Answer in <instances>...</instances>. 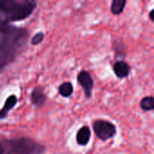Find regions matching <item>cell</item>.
<instances>
[{
	"label": "cell",
	"instance_id": "obj_1",
	"mask_svg": "<svg viewBox=\"0 0 154 154\" xmlns=\"http://www.w3.org/2000/svg\"><path fill=\"white\" fill-rule=\"evenodd\" d=\"M28 32L15 27L0 14V70L10 64L24 48Z\"/></svg>",
	"mask_w": 154,
	"mask_h": 154
},
{
	"label": "cell",
	"instance_id": "obj_2",
	"mask_svg": "<svg viewBox=\"0 0 154 154\" xmlns=\"http://www.w3.org/2000/svg\"><path fill=\"white\" fill-rule=\"evenodd\" d=\"M36 8V2L28 0L0 1V14L10 22L22 21L29 17Z\"/></svg>",
	"mask_w": 154,
	"mask_h": 154
},
{
	"label": "cell",
	"instance_id": "obj_3",
	"mask_svg": "<svg viewBox=\"0 0 154 154\" xmlns=\"http://www.w3.org/2000/svg\"><path fill=\"white\" fill-rule=\"evenodd\" d=\"M2 154H43L45 147L30 137L2 140Z\"/></svg>",
	"mask_w": 154,
	"mask_h": 154
},
{
	"label": "cell",
	"instance_id": "obj_4",
	"mask_svg": "<svg viewBox=\"0 0 154 154\" xmlns=\"http://www.w3.org/2000/svg\"><path fill=\"white\" fill-rule=\"evenodd\" d=\"M93 130L97 137L103 142L114 138L117 134L116 126L112 122L104 119L95 120L93 122Z\"/></svg>",
	"mask_w": 154,
	"mask_h": 154
},
{
	"label": "cell",
	"instance_id": "obj_5",
	"mask_svg": "<svg viewBox=\"0 0 154 154\" xmlns=\"http://www.w3.org/2000/svg\"><path fill=\"white\" fill-rule=\"evenodd\" d=\"M78 83L80 85L84 91V95L87 99L91 98L92 91L94 88V80L91 76V73L88 70H81L77 77Z\"/></svg>",
	"mask_w": 154,
	"mask_h": 154
},
{
	"label": "cell",
	"instance_id": "obj_6",
	"mask_svg": "<svg viewBox=\"0 0 154 154\" xmlns=\"http://www.w3.org/2000/svg\"><path fill=\"white\" fill-rule=\"evenodd\" d=\"M113 69L118 79H125L131 72V67L125 60H117L114 64Z\"/></svg>",
	"mask_w": 154,
	"mask_h": 154
},
{
	"label": "cell",
	"instance_id": "obj_7",
	"mask_svg": "<svg viewBox=\"0 0 154 154\" xmlns=\"http://www.w3.org/2000/svg\"><path fill=\"white\" fill-rule=\"evenodd\" d=\"M31 102L33 106H37V107H41L42 106L45 102H46V95L43 91V89L40 87L34 88L32 89V91L31 92Z\"/></svg>",
	"mask_w": 154,
	"mask_h": 154
},
{
	"label": "cell",
	"instance_id": "obj_8",
	"mask_svg": "<svg viewBox=\"0 0 154 154\" xmlns=\"http://www.w3.org/2000/svg\"><path fill=\"white\" fill-rule=\"evenodd\" d=\"M90 136H91V131L89 127L87 125L82 126L81 128H79L76 135L77 143L80 146H86L89 143Z\"/></svg>",
	"mask_w": 154,
	"mask_h": 154
},
{
	"label": "cell",
	"instance_id": "obj_9",
	"mask_svg": "<svg viewBox=\"0 0 154 154\" xmlns=\"http://www.w3.org/2000/svg\"><path fill=\"white\" fill-rule=\"evenodd\" d=\"M17 104V97L14 95H11L9 96L5 102V105L3 106L2 109L0 110V120L5 119L8 116L9 112L15 106V105Z\"/></svg>",
	"mask_w": 154,
	"mask_h": 154
},
{
	"label": "cell",
	"instance_id": "obj_10",
	"mask_svg": "<svg viewBox=\"0 0 154 154\" xmlns=\"http://www.w3.org/2000/svg\"><path fill=\"white\" fill-rule=\"evenodd\" d=\"M126 4H127L126 0H113L110 6V10L112 14L115 15L121 14L125 10Z\"/></svg>",
	"mask_w": 154,
	"mask_h": 154
},
{
	"label": "cell",
	"instance_id": "obj_11",
	"mask_svg": "<svg viewBox=\"0 0 154 154\" xmlns=\"http://www.w3.org/2000/svg\"><path fill=\"white\" fill-rule=\"evenodd\" d=\"M73 90H74L73 85L69 81L63 82L62 84L59 86V88H58L59 94L63 97H69L72 95Z\"/></svg>",
	"mask_w": 154,
	"mask_h": 154
},
{
	"label": "cell",
	"instance_id": "obj_12",
	"mask_svg": "<svg viewBox=\"0 0 154 154\" xmlns=\"http://www.w3.org/2000/svg\"><path fill=\"white\" fill-rule=\"evenodd\" d=\"M140 107L143 111L145 112H150L154 110V97L148 96L140 101Z\"/></svg>",
	"mask_w": 154,
	"mask_h": 154
},
{
	"label": "cell",
	"instance_id": "obj_13",
	"mask_svg": "<svg viewBox=\"0 0 154 154\" xmlns=\"http://www.w3.org/2000/svg\"><path fill=\"white\" fill-rule=\"evenodd\" d=\"M123 42H114V50H115V52H116V57H123L125 58L126 56V52H125V49H121L120 46Z\"/></svg>",
	"mask_w": 154,
	"mask_h": 154
},
{
	"label": "cell",
	"instance_id": "obj_14",
	"mask_svg": "<svg viewBox=\"0 0 154 154\" xmlns=\"http://www.w3.org/2000/svg\"><path fill=\"white\" fill-rule=\"evenodd\" d=\"M44 39V33L42 32H39L37 33H35L32 40H31V43L32 45H39Z\"/></svg>",
	"mask_w": 154,
	"mask_h": 154
},
{
	"label": "cell",
	"instance_id": "obj_15",
	"mask_svg": "<svg viewBox=\"0 0 154 154\" xmlns=\"http://www.w3.org/2000/svg\"><path fill=\"white\" fill-rule=\"evenodd\" d=\"M149 18L154 23V8L150 12V14H149Z\"/></svg>",
	"mask_w": 154,
	"mask_h": 154
},
{
	"label": "cell",
	"instance_id": "obj_16",
	"mask_svg": "<svg viewBox=\"0 0 154 154\" xmlns=\"http://www.w3.org/2000/svg\"><path fill=\"white\" fill-rule=\"evenodd\" d=\"M3 152V143H2V140H0V154Z\"/></svg>",
	"mask_w": 154,
	"mask_h": 154
}]
</instances>
